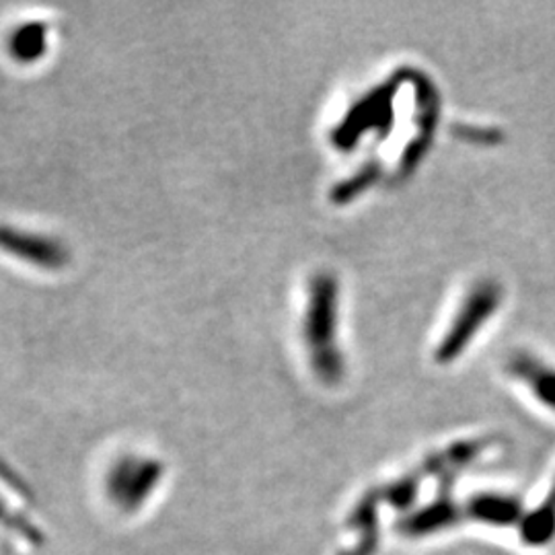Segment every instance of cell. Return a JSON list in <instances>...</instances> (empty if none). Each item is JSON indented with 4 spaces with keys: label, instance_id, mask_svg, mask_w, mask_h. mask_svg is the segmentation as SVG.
<instances>
[{
    "label": "cell",
    "instance_id": "cell-8",
    "mask_svg": "<svg viewBox=\"0 0 555 555\" xmlns=\"http://www.w3.org/2000/svg\"><path fill=\"white\" fill-rule=\"evenodd\" d=\"M341 555H350V554H341Z\"/></svg>",
    "mask_w": 555,
    "mask_h": 555
},
{
    "label": "cell",
    "instance_id": "cell-7",
    "mask_svg": "<svg viewBox=\"0 0 555 555\" xmlns=\"http://www.w3.org/2000/svg\"><path fill=\"white\" fill-rule=\"evenodd\" d=\"M516 375L520 373V375H525V377H531V385H533V389L537 391V396L541 397V399H545L550 405H555V377L554 375H550V373H543V371H539L535 364H518L515 362Z\"/></svg>",
    "mask_w": 555,
    "mask_h": 555
},
{
    "label": "cell",
    "instance_id": "cell-5",
    "mask_svg": "<svg viewBox=\"0 0 555 555\" xmlns=\"http://www.w3.org/2000/svg\"><path fill=\"white\" fill-rule=\"evenodd\" d=\"M352 529L358 531V547L350 555H373L378 547V494L366 492L352 513Z\"/></svg>",
    "mask_w": 555,
    "mask_h": 555
},
{
    "label": "cell",
    "instance_id": "cell-4",
    "mask_svg": "<svg viewBox=\"0 0 555 555\" xmlns=\"http://www.w3.org/2000/svg\"><path fill=\"white\" fill-rule=\"evenodd\" d=\"M160 465L157 461H130L119 465L114 476V492L128 508L142 504L159 483Z\"/></svg>",
    "mask_w": 555,
    "mask_h": 555
},
{
    "label": "cell",
    "instance_id": "cell-2",
    "mask_svg": "<svg viewBox=\"0 0 555 555\" xmlns=\"http://www.w3.org/2000/svg\"><path fill=\"white\" fill-rule=\"evenodd\" d=\"M498 291L492 284H481L472 293V297L465 300V305L459 311V318L451 325V332L444 336L438 346L437 358L440 362H449L453 358L459 357L467 341H472V337L476 336L477 327L488 321L492 315V311L496 309Z\"/></svg>",
    "mask_w": 555,
    "mask_h": 555
},
{
    "label": "cell",
    "instance_id": "cell-1",
    "mask_svg": "<svg viewBox=\"0 0 555 555\" xmlns=\"http://www.w3.org/2000/svg\"><path fill=\"white\" fill-rule=\"evenodd\" d=\"M337 282L332 274H318L311 284V298L305 321V336L319 377L336 383L344 362L336 346Z\"/></svg>",
    "mask_w": 555,
    "mask_h": 555
},
{
    "label": "cell",
    "instance_id": "cell-6",
    "mask_svg": "<svg viewBox=\"0 0 555 555\" xmlns=\"http://www.w3.org/2000/svg\"><path fill=\"white\" fill-rule=\"evenodd\" d=\"M463 515L490 525H513L520 515V506L513 498L481 494L467 504V511Z\"/></svg>",
    "mask_w": 555,
    "mask_h": 555
},
{
    "label": "cell",
    "instance_id": "cell-3",
    "mask_svg": "<svg viewBox=\"0 0 555 555\" xmlns=\"http://www.w3.org/2000/svg\"><path fill=\"white\" fill-rule=\"evenodd\" d=\"M440 479L442 481H440V492H438L437 500L433 504H428L426 508L408 516L399 525L401 533L412 537L430 535V533H437V531H442L447 527H453L456 520L461 518L463 511L456 506L455 500L451 496L455 474H447Z\"/></svg>",
    "mask_w": 555,
    "mask_h": 555
}]
</instances>
